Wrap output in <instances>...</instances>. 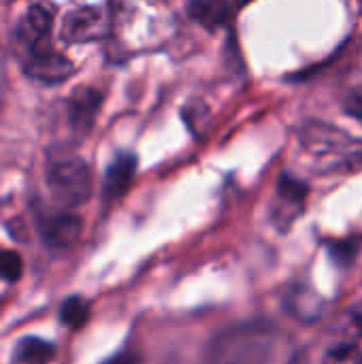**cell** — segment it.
Instances as JSON below:
<instances>
[{"label":"cell","instance_id":"cell-1","mask_svg":"<svg viewBox=\"0 0 362 364\" xmlns=\"http://www.w3.org/2000/svg\"><path fill=\"white\" fill-rule=\"evenodd\" d=\"M47 186L53 200L66 209L83 205L92 194V175L87 164L77 156H64L49 164Z\"/></svg>","mask_w":362,"mask_h":364},{"label":"cell","instance_id":"cell-2","mask_svg":"<svg viewBox=\"0 0 362 364\" xmlns=\"http://www.w3.org/2000/svg\"><path fill=\"white\" fill-rule=\"evenodd\" d=\"M51 26L53 15L49 9H45L43 4L30 6L13 30L11 45L15 49V55L21 62H28L30 58L51 49Z\"/></svg>","mask_w":362,"mask_h":364},{"label":"cell","instance_id":"cell-3","mask_svg":"<svg viewBox=\"0 0 362 364\" xmlns=\"http://www.w3.org/2000/svg\"><path fill=\"white\" fill-rule=\"evenodd\" d=\"M111 30V13L105 6H81L70 11L62 21V38L66 43L100 41Z\"/></svg>","mask_w":362,"mask_h":364},{"label":"cell","instance_id":"cell-4","mask_svg":"<svg viewBox=\"0 0 362 364\" xmlns=\"http://www.w3.org/2000/svg\"><path fill=\"white\" fill-rule=\"evenodd\" d=\"M307 200V186L290 175H284L277 183L275 192V207H273V222L277 228H290L297 218L303 213Z\"/></svg>","mask_w":362,"mask_h":364},{"label":"cell","instance_id":"cell-5","mask_svg":"<svg viewBox=\"0 0 362 364\" xmlns=\"http://www.w3.org/2000/svg\"><path fill=\"white\" fill-rule=\"evenodd\" d=\"M81 218L68 211L38 218V230L43 241L53 250H70L81 237Z\"/></svg>","mask_w":362,"mask_h":364},{"label":"cell","instance_id":"cell-6","mask_svg":"<svg viewBox=\"0 0 362 364\" xmlns=\"http://www.w3.org/2000/svg\"><path fill=\"white\" fill-rule=\"evenodd\" d=\"M23 70L34 81L47 83V85H55V83L66 81L75 73V66H73V62L66 55L58 53L51 47V49L30 58L28 62H23Z\"/></svg>","mask_w":362,"mask_h":364},{"label":"cell","instance_id":"cell-7","mask_svg":"<svg viewBox=\"0 0 362 364\" xmlns=\"http://www.w3.org/2000/svg\"><path fill=\"white\" fill-rule=\"evenodd\" d=\"M100 105H102V94L98 90H94V87L77 90L68 102V115H70L73 128L77 132H87L96 119Z\"/></svg>","mask_w":362,"mask_h":364},{"label":"cell","instance_id":"cell-8","mask_svg":"<svg viewBox=\"0 0 362 364\" xmlns=\"http://www.w3.org/2000/svg\"><path fill=\"white\" fill-rule=\"evenodd\" d=\"M137 173V158L132 154H122L113 160V164L107 171L105 186H102V196L107 203H113L126 194L130 188L132 179Z\"/></svg>","mask_w":362,"mask_h":364},{"label":"cell","instance_id":"cell-9","mask_svg":"<svg viewBox=\"0 0 362 364\" xmlns=\"http://www.w3.org/2000/svg\"><path fill=\"white\" fill-rule=\"evenodd\" d=\"M190 15L205 28H220L228 19V0H188Z\"/></svg>","mask_w":362,"mask_h":364},{"label":"cell","instance_id":"cell-10","mask_svg":"<svg viewBox=\"0 0 362 364\" xmlns=\"http://www.w3.org/2000/svg\"><path fill=\"white\" fill-rule=\"evenodd\" d=\"M55 354L53 343L38 339V337H26L15 348V363L23 364H47Z\"/></svg>","mask_w":362,"mask_h":364},{"label":"cell","instance_id":"cell-11","mask_svg":"<svg viewBox=\"0 0 362 364\" xmlns=\"http://www.w3.org/2000/svg\"><path fill=\"white\" fill-rule=\"evenodd\" d=\"M60 318H62V322L68 328H75V331L83 328L85 322H87V318H90V305H87V301H83L81 296L66 299L64 305H62V309H60Z\"/></svg>","mask_w":362,"mask_h":364},{"label":"cell","instance_id":"cell-12","mask_svg":"<svg viewBox=\"0 0 362 364\" xmlns=\"http://www.w3.org/2000/svg\"><path fill=\"white\" fill-rule=\"evenodd\" d=\"M23 273L21 256L13 250L0 247V279L2 282H17Z\"/></svg>","mask_w":362,"mask_h":364},{"label":"cell","instance_id":"cell-13","mask_svg":"<svg viewBox=\"0 0 362 364\" xmlns=\"http://www.w3.org/2000/svg\"><path fill=\"white\" fill-rule=\"evenodd\" d=\"M324 364H362V352L356 346H337L326 354Z\"/></svg>","mask_w":362,"mask_h":364},{"label":"cell","instance_id":"cell-14","mask_svg":"<svg viewBox=\"0 0 362 364\" xmlns=\"http://www.w3.org/2000/svg\"><path fill=\"white\" fill-rule=\"evenodd\" d=\"M331 254L337 262H350L356 254V245L354 243H333L331 245Z\"/></svg>","mask_w":362,"mask_h":364},{"label":"cell","instance_id":"cell-15","mask_svg":"<svg viewBox=\"0 0 362 364\" xmlns=\"http://www.w3.org/2000/svg\"><path fill=\"white\" fill-rule=\"evenodd\" d=\"M346 111L362 122V90H358V92H354V94L348 96V100H346Z\"/></svg>","mask_w":362,"mask_h":364},{"label":"cell","instance_id":"cell-16","mask_svg":"<svg viewBox=\"0 0 362 364\" xmlns=\"http://www.w3.org/2000/svg\"><path fill=\"white\" fill-rule=\"evenodd\" d=\"M105 364H143L141 356L137 352H122L117 356H113L111 360H107Z\"/></svg>","mask_w":362,"mask_h":364},{"label":"cell","instance_id":"cell-17","mask_svg":"<svg viewBox=\"0 0 362 364\" xmlns=\"http://www.w3.org/2000/svg\"><path fill=\"white\" fill-rule=\"evenodd\" d=\"M350 316H352V322L358 326L362 331V301L361 303H356L354 307H352V311H350Z\"/></svg>","mask_w":362,"mask_h":364},{"label":"cell","instance_id":"cell-18","mask_svg":"<svg viewBox=\"0 0 362 364\" xmlns=\"http://www.w3.org/2000/svg\"><path fill=\"white\" fill-rule=\"evenodd\" d=\"M235 2H237L239 6H243V4H247V2H252V0H235Z\"/></svg>","mask_w":362,"mask_h":364}]
</instances>
